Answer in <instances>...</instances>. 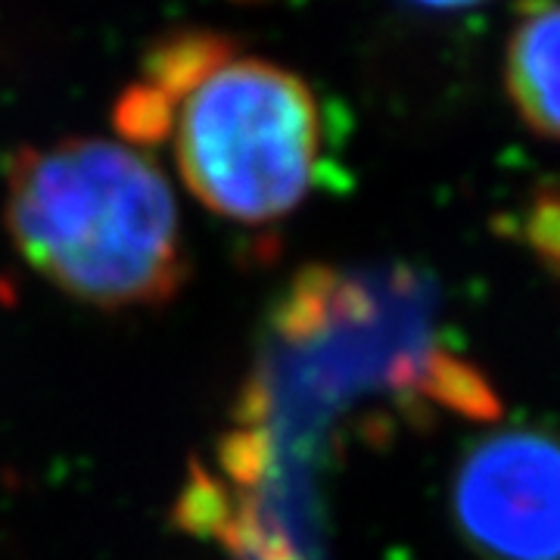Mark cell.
<instances>
[{
    "mask_svg": "<svg viewBox=\"0 0 560 560\" xmlns=\"http://www.w3.org/2000/svg\"><path fill=\"white\" fill-rule=\"evenodd\" d=\"M517 237L548 275L560 278V184H541L517 219Z\"/></svg>",
    "mask_w": 560,
    "mask_h": 560,
    "instance_id": "6",
    "label": "cell"
},
{
    "mask_svg": "<svg viewBox=\"0 0 560 560\" xmlns=\"http://www.w3.org/2000/svg\"><path fill=\"white\" fill-rule=\"evenodd\" d=\"M3 215L22 259L88 305H162L187 278L172 184L119 140L22 147L7 162Z\"/></svg>",
    "mask_w": 560,
    "mask_h": 560,
    "instance_id": "1",
    "label": "cell"
},
{
    "mask_svg": "<svg viewBox=\"0 0 560 560\" xmlns=\"http://www.w3.org/2000/svg\"><path fill=\"white\" fill-rule=\"evenodd\" d=\"M511 103L539 138L560 140V7H526L504 54Z\"/></svg>",
    "mask_w": 560,
    "mask_h": 560,
    "instance_id": "4",
    "label": "cell"
},
{
    "mask_svg": "<svg viewBox=\"0 0 560 560\" xmlns=\"http://www.w3.org/2000/svg\"><path fill=\"white\" fill-rule=\"evenodd\" d=\"M415 381L427 399L440 401L464 418L495 420L501 415L499 396L492 393V386L480 371L470 368L467 361L445 355V352H436L423 361Z\"/></svg>",
    "mask_w": 560,
    "mask_h": 560,
    "instance_id": "5",
    "label": "cell"
},
{
    "mask_svg": "<svg viewBox=\"0 0 560 560\" xmlns=\"http://www.w3.org/2000/svg\"><path fill=\"white\" fill-rule=\"evenodd\" d=\"M175 113L180 178L221 219H280L305 200L318 178V97L278 62L231 57L202 75Z\"/></svg>",
    "mask_w": 560,
    "mask_h": 560,
    "instance_id": "2",
    "label": "cell"
},
{
    "mask_svg": "<svg viewBox=\"0 0 560 560\" xmlns=\"http://www.w3.org/2000/svg\"><path fill=\"white\" fill-rule=\"evenodd\" d=\"M452 511L486 560H560V433L495 430L460 458Z\"/></svg>",
    "mask_w": 560,
    "mask_h": 560,
    "instance_id": "3",
    "label": "cell"
}]
</instances>
